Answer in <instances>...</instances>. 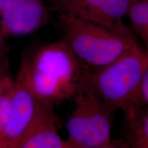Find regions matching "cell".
Wrapping results in <instances>:
<instances>
[{"instance_id": "1", "label": "cell", "mask_w": 148, "mask_h": 148, "mask_svg": "<svg viewBox=\"0 0 148 148\" xmlns=\"http://www.w3.org/2000/svg\"><path fill=\"white\" fill-rule=\"evenodd\" d=\"M19 70L35 95L51 104L73 98L86 71L62 40L25 57Z\"/></svg>"}, {"instance_id": "2", "label": "cell", "mask_w": 148, "mask_h": 148, "mask_svg": "<svg viewBox=\"0 0 148 148\" xmlns=\"http://www.w3.org/2000/svg\"><path fill=\"white\" fill-rule=\"evenodd\" d=\"M148 58L136 41L119 58L96 71H85L82 84L110 108L124 113L138 108Z\"/></svg>"}, {"instance_id": "3", "label": "cell", "mask_w": 148, "mask_h": 148, "mask_svg": "<svg viewBox=\"0 0 148 148\" xmlns=\"http://www.w3.org/2000/svg\"><path fill=\"white\" fill-rule=\"evenodd\" d=\"M60 18L62 40L86 71H96L110 64L136 41L124 23L108 28L77 18Z\"/></svg>"}, {"instance_id": "4", "label": "cell", "mask_w": 148, "mask_h": 148, "mask_svg": "<svg viewBox=\"0 0 148 148\" xmlns=\"http://www.w3.org/2000/svg\"><path fill=\"white\" fill-rule=\"evenodd\" d=\"M75 106L66 121L68 139L82 148H102L111 141L115 110L82 83L74 97Z\"/></svg>"}, {"instance_id": "5", "label": "cell", "mask_w": 148, "mask_h": 148, "mask_svg": "<svg viewBox=\"0 0 148 148\" xmlns=\"http://www.w3.org/2000/svg\"><path fill=\"white\" fill-rule=\"evenodd\" d=\"M52 112L51 103L35 95L19 70L12 84L8 121L0 134V148L15 147L40 120Z\"/></svg>"}, {"instance_id": "6", "label": "cell", "mask_w": 148, "mask_h": 148, "mask_svg": "<svg viewBox=\"0 0 148 148\" xmlns=\"http://www.w3.org/2000/svg\"><path fill=\"white\" fill-rule=\"evenodd\" d=\"M132 0H52L60 16L82 20L108 28L123 24Z\"/></svg>"}, {"instance_id": "7", "label": "cell", "mask_w": 148, "mask_h": 148, "mask_svg": "<svg viewBox=\"0 0 148 148\" xmlns=\"http://www.w3.org/2000/svg\"><path fill=\"white\" fill-rule=\"evenodd\" d=\"M0 30L5 38L25 36L45 25L48 12L42 0H2Z\"/></svg>"}, {"instance_id": "8", "label": "cell", "mask_w": 148, "mask_h": 148, "mask_svg": "<svg viewBox=\"0 0 148 148\" xmlns=\"http://www.w3.org/2000/svg\"><path fill=\"white\" fill-rule=\"evenodd\" d=\"M65 140L58 134L53 112L40 120L14 148H64Z\"/></svg>"}, {"instance_id": "9", "label": "cell", "mask_w": 148, "mask_h": 148, "mask_svg": "<svg viewBox=\"0 0 148 148\" xmlns=\"http://www.w3.org/2000/svg\"><path fill=\"white\" fill-rule=\"evenodd\" d=\"M125 116L130 147L148 148V108L134 109Z\"/></svg>"}, {"instance_id": "10", "label": "cell", "mask_w": 148, "mask_h": 148, "mask_svg": "<svg viewBox=\"0 0 148 148\" xmlns=\"http://www.w3.org/2000/svg\"><path fill=\"white\" fill-rule=\"evenodd\" d=\"M127 16L133 28L145 42L148 58V0H132Z\"/></svg>"}, {"instance_id": "11", "label": "cell", "mask_w": 148, "mask_h": 148, "mask_svg": "<svg viewBox=\"0 0 148 148\" xmlns=\"http://www.w3.org/2000/svg\"><path fill=\"white\" fill-rule=\"evenodd\" d=\"M13 82L7 86L0 95V134L5 128L8 119L10 108L11 91Z\"/></svg>"}, {"instance_id": "12", "label": "cell", "mask_w": 148, "mask_h": 148, "mask_svg": "<svg viewBox=\"0 0 148 148\" xmlns=\"http://www.w3.org/2000/svg\"><path fill=\"white\" fill-rule=\"evenodd\" d=\"M12 82L9 73L8 60L5 56L0 60V95Z\"/></svg>"}, {"instance_id": "13", "label": "cell", "mask_w": 148, "mask_h": 148, "mask_svg": "<svg viewBox=\"0 0 148 148\" xmlns=\"http://www.w3.org/2000/svg\"><path fill=\"white\" fill-rule=\"evenodd\" d=\"M138 108H148V63L146 66L140 86Z\"/></svg>"}, {"instance_id": "14", "label": "cell", "mask_w": 148, "mask_h": 148, "mask_svg": "<svg viewBox=\"0 0 148 148\" xmlns=\"http://www.w3.org/2000/svg\"><path fill=\"white\" fill-rule=\"evenodd\" d=\"M5 37L0 30V60L5 56Z\"/></svg>"}, {"instance_id": "15", "label": "cell", "mask_w": 148, "mask_h": 148, "mask_svg": "<svg viewBox=\"0 0 148 148\" xmlns=\"http://www.w3.org/2000/svg\"><path fill=\"white\" fill-rule=\"evenodd\" d=\"M102 148H130L128 144H125L124 143L119 141H111L108 144H107L106 146L103 147Z\"/></svg>"}, {"instance_id": "16", "label": "cell", "mask_w": 148, "mask_h": 148, "mask_svg": "<svg viewBox=\"0 0 148 148\" xmlns=\"http://www.w3.org/2000/svg\"><path fill=\"white\" fill-rule=\"evenodd\" d=\"M64 148H82V147L76 145L75 144L73 143L69 140H65V145H64Z\"/></svg>"}, {"instance_id": "17", "label": "cell", "mask_w": 148, "mask_h": 148, "mask_svg": "<svg viewBox=\"0 0 148 148\" xmlns=\"http://www.w3.org/2000/svg\"><path fill=\"white\" fill-rule=\"evenodd\" d=\"M1 2H2V0H0V10H1Z\"/></svg>"}]
</instances>
